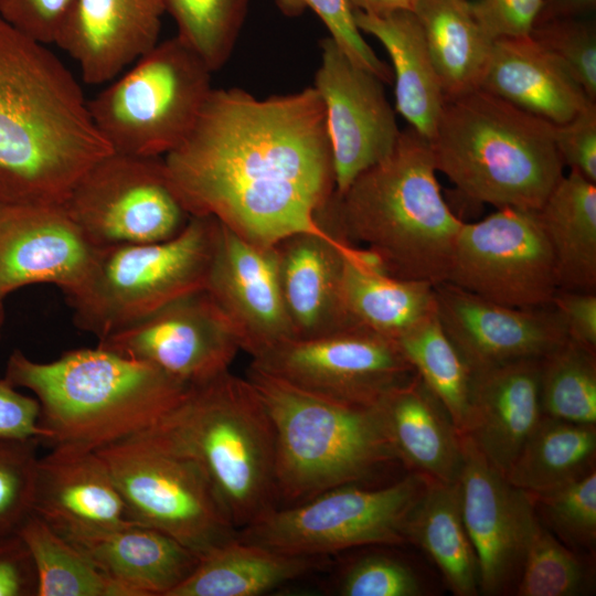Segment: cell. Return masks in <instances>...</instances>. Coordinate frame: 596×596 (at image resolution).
Returning <instances> with one entry per match:
<instances>
[{"instance_id": "6da1fadb", "label": "cell", "mask_w": 596, "mask_h": 596, "mask_svg": "<svg viewBox=\"0 0 596 596\" xmlns=\"http://www.w3.org/2000/svg\"><path fill=\"white\" fill-rule=\"evenodd\" d=\"M163 161L191 216L214 217L255 244L327 231L318 217L336 192L334 170L313 86L264 99L212 88L192 131Z\"/></svg>"}, {"instance_id": "7a4b0ae2", "label": "cell", "mask_w": 596, "mask_h": 596, "mask_svg": "<svg viewBox=\"0 0 596 596\" xmlns=\"http://www.w3.org/2000/svg\"><path fill=\"white\" fill-rule=\"evenodd\" d=\"M46 46L0 17L2 204H62L113 152L77 81Z\"/></svg>"}, {"instance_id": "3957f363", "label": "cell", "mask_w": 596, "mask_h": 596, "mask_svg": "<svg viewBox=\"0 0 596 596\" xmlns=\"http://www.w3.org/2000/svg\"><path fill=\"white\" fill-rule=\"evenodd\" d=\"M429 140L401 130L393 150L360 173L320 214L350 243L365 245L387 274L446 281L462 221L446 203Z\"/></svg>"}, {"instance_id": "277c9868", "label": "cell", "mask_w": 596, "mask_h": 596, "mask_svg": "<svg viewBox=\"0 0 596 596\" xmlns=\"http://www.w3.org/2000/svg\"><path fill=\"white\" fill-rule=\"evenodd\" d=\"M4 379L34 394L43 443L85 450L152 427L190 389L156 366L98 345L45 363L15 350Z\"/></svg>"}, {"instance_id": "5b68a950", "label": "cell", "mask_w": 596, "mask_h": 596, "mask_svg": "<svg viewBox=\"0 0 596 596\" xmlns=\"http://www.w3.org/2000/svg\"><path fill=\"white\" fill-rule=\"evenodd\" d=\"M429 145L437 172L497 209L539 210L564 175L554 125L481 88L445 99Z\"/></svg>"}, {"instance_id": "8992f818", "label": "cell", "mask_w": 596, "mask_h": 596, "mask_svg": "<svg viewBox=\"0 0 596 596\" xmlns=\"http://www.w3.org/2000/svg\"><path fill=\"white\" fill-rule=\"evenodd\" d=\"M246 379L273 424L277 499L304 502L331 488L370 481L398 461L376 405L322 397L252 364Z\"/></svg>"}, {"instance_id": "52a82bcc", "label": "cell", "mask_w": 596, "mask_h": 596, "mask_svg": "<svg viewBox=\"0 0 596 596\" xmlns=\"http://www.w3.org/2000/svg\"><path fill=\"white\" fill-rule=\"evenodd\" d=\"M152 427L203 469L236 530L276 508L274 428L246 377L190 387Z\"/></svg>"}, {"instance_id": "ba28073f", "label": "cell", "mask_w": 596, "mask_h": 596, "mask_svg": "<svg viewBox=\"0 0 596 596\" xmlns=\"http://www.w3.org/2000/svg\"><path fill=\"white\" fill-rule=\"evenodd\" d=\"M219 222L192 215L175 236L97 247L83 285L66 296L75 324L98 340L205 289Z\"/></svg>"}, {"instance_id": "9c48e42d", "label": "cell", "mask_w": 596, "mask_h": 596, "mask_svg": "<svg viewBox=\"0 0 596 596\" xmlns=\"http://www.w3.org/2000/svg\"><path fill=\"white\" fill-rule=\"evenodd\" d=\"M213 72L177 35L158 42L87 102L114 152L164 157L192 131Z\"/></svg>"}, {"instance_id": "30bf717a", "label": "cell", "mask_w": 596, "mask_h": 596, "mask_svg": "<svg viewBox=\"0 0 596 596\" xmlns=\"http://www.w3.org/2000/svg\"><path fill=\"white\" fill-rule=\"evenodd\" d=\"M130 519L203 555L237 536L203 469L153 427L96 450Z\"/></svg>"}, {"instance_id": "8fae6325", "label": "cell", "mask_w": 596, "mask_h": 596, "mask_svg": "<svg viewBox=\"0 0 596 596\" xmlns=\"http://www.w3.org/2000/svg\"><path fill=\"white\" fill-rule=\"evenodd\" d=\"M432 480L408 472L381 488L361 483L326 490L304 502L275 508L237 530V538L269 550L317 557L370 545L407 542V526Z\"/></svg>"}, {"instance_id": "7c38bea8", "label": "cell", "mask_w": 596, "mask_h": 596, "mask_svg": "<svg viewBox=\"0 0 596 596\" xmlns=\"http://www.w3.org/2000/svg\"><path fill=\"white\" fill-rule=\"evenodd\" d=\"M62 205L96 247L164 241L191 217L163 157L114 151L79 178Z\"/></svg>"}, {"instance_id": "4fadbf2b", "label": "cell", "mask_w": 596, "mask_h": 596, "mask_svg": "<svg viewBox=\"0 0 596 596\" xmlns=\"http://www.w3.org/2000/svg\"><path fill=\"white\" fill-rule=\"evenodd\" d=\"M446 281L510 307L550 306L558 281L536 210L503 207L464 222Z\"/></svg>"}, {"instance_id": "5bb4252c", "label": "cell", "mask_w": 596, "mask_h": 596, "mask_svg": "<svg viewBox=\"0 0 596 596\" xmlns=\"http://www.w3.org/2000/svg\"><path fill=\"white\" fill-rule=\"evenodd\" d=\"M252 365L312 394L374 406L415 371L397 341L355 326L312 339H291Z\"/></svg>"}, {"instance_id": "9a60e30c", "label": "cell", "mask_w": 596, "mask_h": 596, "mask_svg": "<svg viewBox=\"0 0 596 596\" xmlns=\"http://www.w3.org/2000/svg\"><path fill=\"white\" fill-rule=\"evenodd\" d=\"M97 345L156 366L189 387L228 372L242 350L231 322L205 289L164 305Z\"/></svg>"}, {"instance_id": "2e32d148", "label": "cell", "mask_w": 596, "mask_h": 596, "mask_svg": "<svg viewBox=\"0 0 596 596\" xmlns=\"http://www.w3.org/2000/svg\"><path fill=\"white\" fill-rule=\"evenodd\" d=\"M320 45L313 87L324 106L336 193L340 194L393 150L401 130L383 82L351 62L330 36Z\"/></svg>"}, {"instance_id": "e0dca14e", "label": "cell", "mask_w": 596, "mask_h": 596, "mask_svg": "<svg viewBox=\"0 0 596 596\" xmlns=\"http://www.w3.org/2000/svg\"><path fill=\"white\" fill-rule=\"evenodd\" d=\"M435 292L439 322L472 373L541 359L568 339L552 305L510 307L447 281Z\"/></svg>"}, {"instance_id": "ac0fdd59", "label": "cell", "mask_w": 596, "mask_h": 596, "mask_svg": "<svg viewBox=\"0 0 596 596\" xmlns=\"http://www.w3.org/2000/svg\"><path fill=\"white\" fill-rule=\"evenodd\" d=\"M460 436L461 512L478 560L480 592L507 594L515 589L520 577L533 504L529 494L513 487L468 437Z\"/></svg>"}, {"instance_id": "d6986e66", "label": "cell", "mask_w": 596, "mask_h": 596, "mask_svg": "<svg viewBox=\"0 0 596 596\" xmlns=\"http://www.w3.org/2000/svg\"><path fill=\"white\" fill-rule=\"evenodd\" d=\"M205 290L252 359L294 339L274 246L255 244L219 222Z\"/></svg>"}, {"instance_id": "ffe728a7", "label": "cell", "mask_w": 596, "mask_h": 596, "mask_svg": "<svg viewBox=\"0 0 596 596\" xmlns=\"http://www.w3.org/2000/svg\"><path fill=\"white\" fill-rule=\"evenodd\" d=\"M96 251L62 204L0 203V299L40 283L74 294Z\"/></svg>"}, {"instance_id": "44dd1931", "label": "cell", "mask_w": 596, "mask_h": 596, "mask_svg": "<svg viewBox=\"0 0 596 596\" xmlns=\"http://www.w3.org/2000/svg\"><path fill=\"white\" fill-rule=\"evenodd\" d=\"M351 245L329 230L297 233L274 245L294 339L319 338L355 327L342 295L344 257Z\"/></svg>"}, {"instance_id": "7402d4cb", "label": "cell", "mask_w": 596, "mask_h": 596, "mask_svg": "<svg viewBox=\"0 0 596 596\" xmlns=\"http://www.w3.org/2000/svg\"><path fill=\"white\" fill-rule=\"evenodd\" d=\"M164 0H75L55 42L85 83L116 78L157 43Z\"/></svg>"}, {"instance_id": "603a6c76", "label": "cell", "mask_w": 596, "mask_h": 596, "mask_svg": "<svg viewBox=\"0 0 596 596\" xmlns=\"http://www.w3.org/2000/svg\"><path fill=\"white\" fill-rule=\"evenodd\" d=\"M54 530L127 596H169L200 558L168 534L135 521Z\"/></svg>"}, {"instance_id": "cb8c5ba5", "label": "cell", "mask_w": 596, "mask_h": 596, "mask_svg": "<svg viewBox=\"0 0 596 596\" xmlns=\"http://www.w3.org/2000/svg\"><path fill=\"white\" fill-rule=\"evenodd\" d=\"M543 416L540 359H526L473 373L462 434L502 475Z\"/></svg>"}, {"instance_id": "d4e9b609", "label": "cell", "mask_w": 596, "mask_h": 596, "mask_svg": "<svg viewBox=\"0 0 596 596\" xmlns=\"http://www.w3.org/2000/svg\"><path fill=\"white\" fill-rule=\"evenodd\" d=\"M33 512L52 528H109L131 522L96 450L52 447L39 457Z\"/></svg>"}, {"instance_id": "484cf974", "label": "cell", "mask_w": 596, "mask_h": 596, "mask_svg": "<svg viewBox=\"0 0 596 596\" xmlns=\"http://www.w3.org/2000/svg\"><path fill=\"white\" fill-rule=\"evenodd\" d=\"M479 88L554 126L596 103L531 35L493 41Z\"/></svg>"}, {"instance_id": "4316f807", "label": "cell", "mask_w": 596, "mask_h": 596, "mask_svg": "<svg viewBox=\"0 0 596 596\" xmlns=\"http://www.w3.org/2000/svg\"><path fill=\"white\" fill-rule=\"evenodd\" d=\"M387 440L408 472L454 483L464 464L461 436L447 409L418 374L377 404Z\"/></svg>"}, {"instance_id": "83f0119b", "label": "cell", "mask_w": 596, "mask_h": 596, "mask_svg": "<svg viewBox=\"0 0 596 596\" xmlns=\"http://www.w3.org/2000/svg\"><path fill=\"white\" fill-rule=\"evenodd\" d=\"M354 19L360 31L374 36L391 58L395 110L430 140L446 98L416 14L397 10L376 15L354 9Z\"/></svg>"}, {"instance_id": "f1b7e54d", "label": "cell", "mask_w": 596, "mask_h": 596, "mask_svg": "<svg viewBox=\"0 0 596 596\" xmlns=\"http://www.w3.org/2000/svg\"><path fill=\"white\" fill-rule=\"evenodd\" d=\"M342 295L355 326L395 341L437 312L434 284L392 276L354 245L344 257Z\"/></svg>"}, {"instance_id": "f546056e", "label": "cell", "mask_w": 596, "mask_h": 596, "mask_svg": "<svg viewBox=\"0 0 596 596\" xmlns=\"http://www.w3.org/2000/svg\"><path fill=\"white\" fill-rule=\"evenodd\" d=\"M317 557L283 554L237 536L200 556L169 596H257L307 574Z\"/></svg>"}, {"instance_id": "4dcf8cb0", "label": "cell", "mask_w": 596, "mask_h": 596, "mask_svg": "<svg viewBox=\"0 0 596 596\" xmlns=\"http://www.w3.org/2000/svg\"><path fill=\"white\" fill-rule=\"evenodd\" d=\"M536 213L553 252L558 289L596 292V183L571 171Z\"/></svg>"}, {"instance_id": "1f68e13d", "label": "cell", "mask_w": 596, "mask_h": 596, "mask_svg": "<svg viewBox=\"0 0 596 596\" xmlns=\"http://www.w3.org/2000/svg\"><path fill=\"white\" fill-rule=\"evenodd\" d=\"M416 14L445 98L479 88L493 40L471 0H417Z\"/></svg>"}, {"instance_id": "d6a6232c", "label": "cell", "mask_w": 596, "mask_h": 596, "mask_svg": "<svg viewBox=\"0 0 596 596\" xmlns=\"http://www.w3.org/2000/svg\"><path fill=\"white\" fill-rule=\"evenodd\" d=\"M407 542L428 554L456 596L479 594L478 560L464 523L458 481H430L409 519Z\"/></svg>"}, {"instance_id": "836d02e7", "label": "cell", "mask_w": 596, "mask_h": 596, "mask_svg": "<svg viewBox=\"0 0 596 596\" xmlns=\"http://www.w3.org/2000/svg\"><path fill=\"white\" fill-rule=\"evenodd\" d=\"M596 425L543 415L504 478L515 488L539 494L595 470Z\"/></svg>"}, {"instance_id": "e575fe53", "label": "cell", "mask_w": 596, "mask_h": 596, "mask_svg": "<svg viewBox=\"0 0 596 596\" xmlns=\"http://www.w3.org/2000/svg\"><path fill=\"white\" fill-rule=\"evenodd\" d=\"M33 558L36 596H127L46 521L32 512L17 533Z\"/></svg>"}, {"instance_id": "d590c367", "label": "cell", "mask_w": 596, "mask_h": 596, "mask_svg": "<svg viewBox=\"0 0 596 596\" xmlns=\"http://www.w3.org/2000/svg\"><path fill=\"white\" fill-rule=\"evenodd\" d=\"M414 371L447 409L462 434L470 406L473 373L446 334L437 312L397 340Z\"/></svg>"}, {"instance_id": "8d00e7d4", "label": "cell", "mask_w": 596, "mask_h": 596, "mask_svg": "<svg viewBox=\"0 0 596 596\" xmlns=\"http://www.w3.org/2000/svg\"><path fill=\"white\" fill-rule=\"evenodd\" d=\"M592 556L578 553L557 539L539 519L529 517L518 596H579L594 585Z\"/></svg>"}, {"instance_id": "74e56055", "label": "cell", "mask_w": 596, "mask_h": 596, "mask_svg": "<svg viewBox=\"0 0 596 596\" xmlns=\"http://www.w3.org/2000/svg\"><path fill=\"white\" fill-rule=\"evenodd\" d=\"M540 398L545 416L596 425V351L567 339L541 358Z\"/></svg>"}, {"instance_id": "f35d334b", "label": "cell", "mask_w": 596, "mask_h": 596, "mask_svg": "<svg viewBox=\"0 0 596 596\" xmlns=\"http://www.w3.org/2000/svg\"><path fill=\"white\" fill-rule=\"evenodd\" d=\"M248 0H164L177 36L214 72L230 58L244 23Z\"/></svg>"}, {"instance_id": "ab89813d", "label": "cell", "mask_w": 596, "mask_h": 596, "mask_svg": "<svg viewBox=\"0 0 596 596\" xmlns=\"http://www.w3.org/2000/svg\"><path fill=\"white\" fill-rule=\"evenodd\" d=\"M540 521L572 550L592 555L596 543V469L549 492L530 494Z\"/></svg>"}, {"instance_id": "60d3db41", "label": "cell", "mask_w": 596, "mask_h": 596, "mask_svg": "<svg viewBox=\"0 0 596 596\" xmlns=\"http://www.w3.org/2000/svg\"><path fill=\"white\" fill-rule=\"evenodd\" d=\"M38 438L0 437V540L15 535L33 512Z\"/></svg>"}, {"instance_id": "b9f144b4", "label": "cell", "mask_w": 596, "mask_h": 596, "mask_svg": "<svg viewBox=\"0 0 596 596\" xmlns=\"http://www.w3.org/2000/svg\"><path fill=\"white\" fill-rule=\"evenodd\" d=\"M530 35L547 50L596 102V24L592 17L535 24Z\"/></svg>"}, {"instance_id": "7bdbcfd3", "label": "cell", "mask_w": 596, "mask_h": 596, "mask_svg": "<svg viewBox=\"0 0 596 596\" xmlns=\"http://www.w3.org/2000/svg\"><path fill=\"white\" fill-rule=\"evenodd\" d=\"M342 596H421L426 589L418 574L404 561L386 553L363 554L339 575Z\"/></svg>"}, {"instance_id": "ee69618b", "label": "cell", "mask_w": 596, "mask_h": 596, "mask_svg": "<svg viewBox=\"0 0 596 596\" xmlns=\"http://www.w3.org/2000/svg\"><path fill=\"white\" fill-rule=\"evenodd\" d=\"M287 15L305 10L316 13L330 33V38L355 65L371 72L383 83L393 81V72L366 43L354 19L349 0H275Z\"/></svg>"}, {"instance_id": "f6af8a7d", "label": "cell", "mask_w": 596, "mask_h": 596, "mask_svg": "<svg viewBox=\"0 0 596 596\" xmlns=\"http://www.w3.org/2000/svg\"><path fill=\"white\" fill-rule=\"evenodd\" d=\"M75 0H0V17L26 36L55 44Z\"/></svg>"}, {"instance_id": "bcb514c9", "label": "cell", "mask_w": 596, "mask_h": 596, "mask_svg": "<svg viewBox=\"0 0 596 596\" xmlns=\"http://www.w3.org/2000/svg\"><path fill=\"white\" fill-rule=\"evenodd\" d=\"M554 140L564 167L596 183V103L554 126Z\"/></svg>"}, {"instance_id": "7dc6e473", "label": "cell", "mask_w": 596, "mask_h": 596, "mask_svg": "<svg viewBox=\"0 0 596 596\" xmlns=\"http://www.w3.org/2000/svg\"><path fill=\"white\" fill-rule=\"evenodd\" d=\"M543 0H471L473 12L494 41L530 35Z\"/></svg>"}, {"instance_id": "c3c4849f", "label": "cell", "mask_w": 596, "mask_h": 596, "mask_svg": "<svg viewBox=\"0 0 596 596\" xmlns=\"http://www.w3.org/2000/svg\"><path fill=\"white\" fill-rule=\"evenodd\" d=\"M40 406L35 397L21 394L4 377L0 379V437L45 439L39 425Z\"/></svg>"}, {"instance_id": "681fc988", "label": "cell", "mask_w": 596, "mask_h": 596, "mask_svg": "<svg viewBox=\"0 0 596 596\" xmlns=\"http://www.w3.org/2000/svg\"><path fill=\"white\" fill-rule=\"evenodd\" d=\"M38 575L33 558L15 534L0 540V596H36Z\"/></svg>"}, {"instance_id": "f907efd6", "label": "cell", "mask_w": 596, "mask_h": 596, "mask_svg": "<svg viewBox=\"0 0 596 596\" xmlns=\"http://www.w3.org/2000/svg\"><path fill=\"white\" fill-rule=\"evenodd\" d=\"M551 305L560 315L568 339L596 351V292L558 289Z\"/></svg>"}, {"instance_id": "816d5d0a", "label": "cell", "mask_w": 596, "mask_h": 596, "mask_svg": "<svg viewBox=\"0 0 596 596\" xmlns=\"http://www.w3.org/2000/svg\"><path fill=\"white\" fill-rule=\"evenodd\" d=\"M595 8L596 0H543L535 24L555 19L592 17Z\"/></svg>"}, {"instance_id": "f5cc1de1", "label": "cell", "mask_w": 596, "mask_h": 596, "mask_svg": "<svg viewBox=\"0 0 596 596\" xmlns=\"http://www.w3.org/2000/svg\"><path fill=\"white\" fill-rule=\"evenodd\" d=\"M353 9L369 14H386L397 10L415 9L417 0H349Z\"/></svg>"}, {"instance_id": "db71d44e", "label": "cell", "mask_w": 596, "mask_h": 596, "mask_svg": "<svg viewBox=\"0 0 596 596\" xmlns=\"http://www.w3.org/2000/svg\"><path fill=\"white\" fill-rule=\"evenodd\" d=\"M2 299H0V333H1V328H2V324H3V320H4V309H3V304H2Z\"/></svg>"}]
</instances>
